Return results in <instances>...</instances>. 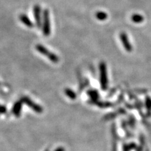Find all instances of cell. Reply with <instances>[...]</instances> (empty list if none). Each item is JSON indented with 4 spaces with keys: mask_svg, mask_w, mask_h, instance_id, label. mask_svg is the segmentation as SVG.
<instances>
[{
    "mask_svg": "<svg viewBox=\"0 0 151 151\" xmlns=\"http://www.w3.org/2000/svg\"><path fill=\"white\" fill-rule=\"evenodd\" d=\"M99 71L100 87L103 91H106L108 87V78L107 66L105 62H101L100 63Z\"/></svg>",
    "mask_w": 151,
    "mask_h": 151,
    "instance_id": "obj_1",
    "label": "cell"
},
{
    "mask_svg": "<svg viewBox=\"0 0 151 151\" xmlns=\"http://www.w3.org/2000/svg\"><path fill=\"white\" fill-rule=\"evenodd\" d=\"M36 49L39 53L47 57L52 62L57 64L59 62V58L58 56L51 51H49V49L44 47L43 45L37 44L36 46Z\"/></svg>",
    "mask_w": 151,
    "mask_h": 151,
    "instance_id": "obj_2",
    "label": "cell"
},
{
    "mask_svg": "<svg viewBox=\"0 0 151 151\" xmlns=\"http://www.w3.org/2000/svg\"><path fill=\"white\" fill-rule=\"evenodd\" d=\"M42 31L45 37H49L51 33V23L50 21L49 12L47 9H45L42 14Z\"/></svg>",
    "mask_w": 151,
    "mask_h": 151,
    "instance_id": "obj_3",
    "label": "cell"
},
{
    "mask_svg": "<svg viewBox=\"0 0 151 151\" xmlns=\"http://www.w3.org/2000/svg\"><path fill=\"white\" fill-rule=\"evenodd\" d=\"M20 100L22 101L23 103H25L28 107L32 109L35 112H36L37 113H42L44 111L42 107L40 106V105L35 103L32 100L30 99V98L28 96H23L21 98Z\"/></svg>",
    "mask_w": 151,
    "mask_h": 151,
    "instance_id": "obj_4",
    "label": "cell"
},
{
    "mask_svg": "<svg viewBox=\"0 0 151 151\" xmlns=\"http://www.w3.org/2000/svg\"><path fill=\"white\" fill-rule=\"evenodd\" d=\"M119 38H120V40L123 45V47H124L125 49V50L128 52H132L133 47L132 44L130 42L127 34L123 31V32H121L120 33Z\"/></svg>",
    "mask_w": 151,
    "mask_h": 151,
    "instance_id": "obj_5",
    "label": "cell"
},
{
    "mask_svg": "<svg viewBox=\"0 0 151 151\" xmlns=\"http://www.w3.org/2000/svg\"><path fill=\"white\" fill-rule=\"evenodd\" d=\"M33 16L36 20V23L37 28L40 29L42 25V17L41 7L39 5H35L33 7Z\"/></svg>",
    "mask_w": 151,
    "mask_h": 151,
    "instance_id": "obj_6",
    "label": "cell"
},
{
    "mask_svg": "<svg viewBox=\"0 0 151 151\" xmlns=\"http://www.w3.org/2000/svg\"><path fill=\"white\" fill-rule=\"evenodd\" d=\"M90 104L96 105V106L101 108H110L114 107V104L111 102H109V101H99L98 100H89L87 101Z\"/></svg>",
    "mask_w": 151,
    "mask_h": 151,
    "instance_id": "obj_7",
    "label": "cell"
},
{
    "mask_svg": "<svg viewBox=\"0 0 151 151\" xmlns=\"http://www.w3.org/2000/svg\"><path fill=\"white\" fill-rule=\"evenodd\" d=\"M22 105L23 102L21 100H18L16 101L14 103L13 108H12V113L16 117H19L21 115V112H22Z\"/></svg>",
    "mask_w": 151,
    "mask_h": 151,
    "instance_id": "obj_8",
    "label": "cell"
},
{
    "mask_svg": "<svg viewBox=\"0 0 151 151\" xmlns=\"http://www.w3.org/2000/svg\"><path fill=\"white\" fill-rule=\"evenodd\" d=\"M125 113H126V111L125 110V109L120 108L118 109V110L115 112H112V113H110L107 114V115H105L103 119L105 120H110V119H113L115 117H117L118 115H123Z\"/></svg>",
    "mask_w": 151,
    "mask_h": 151,
    "instance_id": "obj_9",
    "label": "cell"
},
{
    "mask_svg": "<svg viewBox=\"0 0 151 151\" xmlns=\"http://www.w3.org/2000/svg\"><path fill=\"white\" fill-rule=\"evenodd\" d=\"M19 20L21 22L24 24L26 27L29 28H33L34 25L33 22L30 20V18L25 14H21L19 16Z\"/></svg>",
    "mask_w": 151,
    "mask_h": 151,
    "instance_id": "obj_10",
    "label": "cell"
},
{
    "mask_svg": "<svg viewBox=\"0 0 151 151\" xmlns=\"http://www.w3.org/2000/svg\"><path fill=\"white\" fill-rule=\"evenodd\" d=\"M87 95L90 96L91 100H96L100 98V94L98 93V90L94 89H91L87 91Z\"/></svg>",
    "mask_w": 151,
    "mask_h": 151,
    "instance_id": "obj_11",
    "label": "cell"
},
{
    "mask_svg": "<svg viewBox=\"0 0 151 151\" xmlns=\"http://www.w3.org/2000/svg\"><path fill=\"white\" fill-rule=\"evenodd\" d=\"M64 94L66 95L67 97H68L69 99L71 100H76L77 98V94L74 91L68 88V87H67V88L64 89Z\"/></svg>",
    "mask_w": 151,
    "mask_h": 151,
    "instance_id": "obj_12",
    "label": "cell"
},
{
    "mask_svg": "<svg viewBox=\"0 0 151 151\" xmlns=\"http://www.w3.org/2000/svg\"><path fill=\"white\" fill-rule=\"evenodd\" d=\"M145 104L146 108V115L148 117L151 116V98L147 96L145 99Z\"/></svg>",
    "mask_w": 151,
    "mask_h": 151,
    "instance_id": "obj_13",
    "label": "cell"
},
{
    "mask_svg": "<svg viewBox=\"0 0 151 151\" xmlns=\"http://www.w3.org/2000/svg\"><path fill=\"white\" fill-rule=\"evenodd\" d=\"M131 20L133 23H140L143 22V20H144V17H143L142 15H140V14L135 13V14H133L132 16H131Z\"/></svg>",
    "mask_w": 151,
    "mask_h": 151,
    "instance_id": "obj_14",
    "label": "cell"
},
{
    "mask_svg": "<svg viewBox=\"0 0 151 151\" xmlns=\"http://www.w3.org/2000/svg\"><path fill=\"white\" fill-rule=\"evenodd\" d=\"M96 18L100 21H105L108 18V14L104 12H98L95 14Z\"/></svg>",
    "mask_w": 151,
    "mask_h": 151,
    "instance_id": "obj_15",
    "label": "cell"
},
{
    "mask_svg": "<svg viewBox=\"0 0 151 151\" xmlns=\"http://www.w3.org/2000/svg\"><path fill=\"white\" fill-rule=\"evenodd\" d=\"M6 108L5 106H3V105H0V114H4L6 113Z\"/></svg>",
    "mask_w": 151,
    "mask_h": 151,
    "instance_id": "obj_16",
    "label": "cell"
}]
</instances>
